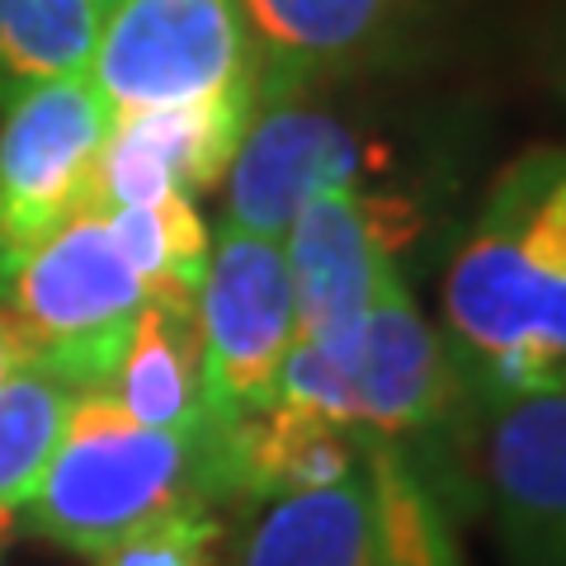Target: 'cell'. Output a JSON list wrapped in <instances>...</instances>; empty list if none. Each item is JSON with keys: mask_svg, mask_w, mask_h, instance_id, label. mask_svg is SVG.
I'll return each instance as SVG.
<instances>
[{"mask_svg": "<svg viewBox=\"0 0 566 566\" xmlns=\"http://www.w3.org/2000/svg\"><path fill=\"white\" fill-rule=\"evenodd\" d=\"M439 312L463 397L566 382V147H534L491 180Z\"/></svg>", "mask_w": 566, "mask_h": 566, "instance_id": "6da1fadb", "label": "cell"}, {"mask_svg": "<svg viewBox=\"0 0 566 566\" xmlns=\"http://www.w3.org/2000/svg\"><path fill=\"white\" fill-rule=\"evenodd\" d=\"M212 501H227L218 424L199 434L147 430L109 392H81L24 520L39 538L99 557L133 528Z\"/></svg>", "mask_w": 566, "mask_h": 566, "instance_id": "7a4b0ae2", "label": "cell"}, {"mask_svg": "<svg viewBox=\"0 0 566 566\" xmlns=\"http://www.w3.org/2000/svg\"><path fill=\"white\" fill-rule=\"evenodd\" d=\"M416 458L449 501L476 491L505 566H566V382L463 397L444 444Z\"/></svg>", "mask_w": 566, "mask_h": 566, "instance_id": "3957f363", "label": "cell"}, {"mask_svg": "<svg viewBox=\"0 0 566 566\" xmlns=\"http://www.w3.org/2000/svg\"><path fill=\"white\" fill-rule=\"evenodd\" d=\"M147 297L95 199L62 218L0 283V307L20 331L29 364H48L81 392L109 387Z\"/></svg>", "mask_w": 566, "mask_h": 566, "instance_id": "277c9868", "label": "cell"}, {"mask_svg": "<svg viewBox=\"0 0 566 566\" xmlns=\"http://www.w3.org/2000/svg\"><path fill=\"white\" fill-rule=\"evenodd\" d=\"M118 114L260 91V62L237 0H114L85 66Z\"/></svg>", "mask_w": 566, "mask_h": 566, "instance_id": "5b68a950", "label": "cell"}, {"mask_svg": "<svg viewBox=\"0 0 566 566\" xmlns=\"http://www.w3.org/2000/svg\"><path fill=\"white\" fill-rule=\"evenodd\" d=\"M203 359V406L212 424H232L274 401L279 368L297 340V303L283 241L227 222L212 232L203 279L193 289Z\"/></svg>", "mask_w": 566, "mask_h": 566, "instance_id": "8992f818", "label": "cell"}, {"mask_svg": "<svg viewBox=\"0 0 566 566\" xmlns=\"http://www.w3.org/2000/svg\"><path fill=\"white\" fill-rule=\"evenodd\" d=\"M114 109L91 76H62L0 114V283L95 185Z\"/></svg>", "mask_w": 566, "mask_h": 566, "instance_id": "52a82bcc", "label": "cell"}, {"mask_svg": "<svg viewBox=\"0 0 566 566\" xmlns=\"http://www.w3.org/2000/svg\"><path fill=\"white\" fill-rule=\"evenodd\" d=\"M354 424L411 453H434L463 411V378L439 326L424 322L397 255L382 264L364 340L349 368Z\"/></svg>", "mask_w": 566, "mask_h": 566, "instance_id": "ba28073f", "label": "cell"}, {"mask_svg": "<svg viewBox=\"0 0 566 566\" xmlns=\"http://www.w3.org/2000/svg\"><path fill=\"white\" fill-rule=\"evenodd\" d=\"M283 255L293 274L297 340L349 374L378 274L397 255L387 212L359 189H326L297 208L283 232Z\"/></svg>", "mask_w": 566, "mask_h": 566, "instance_id": "9c48e42d", "label": "cell"}, {"mask_svg": "<svg viewBox=\"0 0 566 566\" xmlns=\"http://www.w3.org/2000/svg\"><path fill=\"white\" fill-rule=\"evenodd\" d=\"M364 147L307 95H260L227 166V222L283 241L297 208L326 189H359Z\"/></svg>", "mask_w": 566, "mask_h": 566, "instance_id": "30bf717a", "label": "cell"}, {"mask_svg": "<svg viewBox=\"0 0 566 566\" xmlns=\"http://www.w3.org/2000/svg\"><path fill=\"white\" fill-rule=\"evenodd\" d=\"M260 62V95H312L397 57L424 0H237Z\"/></svg>", "mask_w": 566, "mask_h": 566, "instance_id": "8fae6325", "label": "cell"}, {"mask_svg": "<svg viewBox=\"0 0 566 566\" xmlns=\"http://www.w3.org/2000/svg\"><path fill=\"white\" fill-rule=\"evenodd\" d=\"M260 91H237L180 109L118 114L99 151L91 199L99 208H147L170 193H208L227 180Z\"/></svg>", "mask_w": 566, "mask_h": 566, "instance_id": "7c38bea8", "label": "cell"}, {"mask_svg": "<svg viewBox=\"0 0 566 566\" xmlns=\"http://www.w3.org/2000/svg\"><path fill=\"white\" fill-rule=\"evenodd\" d=\"M123 416L147 430L199 434L208 430L203 406V359L193 297H147L123 345V359L104 387Z\"/></svg>", "mask_w": 566, "mask_h": 566, "instance_id": "4fadbf2b", "label": "cell"}, {"mask_svg": "<svg viewBox=\"0 0 566 566\" xmlns=\"http://www.w3.org/2000/svg\"><path fill=\"white\" fill-rule=\"evenodd\" d=\"M237 566H378L368 476L322 491H293L260 505Z\"/></svg>", "mask_w": 566, "mask_h": 566, "instance_id": "5bb4252c", "label": "cell"}, {"mask_svg": "<svg viewBox=\"0 0 566 566\" xmlns=\"http://www.w3.org/2000/svg\"><path fill=\"white\" fill-rule=\"evenodd\" d=\"M378 566H463L453 501L411 449L364 434Z\"/></svg>", "mask_w": 566, "mask_h": 566, "instance_id": "9a60e30c", "label": "cell"}, {"mask_svg": "<svg viewBox=\"0 0 566 566\" xmlns=\"http://www.w3.org/2000/svg\"><path fill=\"white\" fill-rule=\"evenodd\" d=\"M99 14L95 0H0V114L39 85L81 76Z\"/></svg>", "mask_w": 566, "mask_h": 566, "instance_id": "2e32d148", "label": "cell"}, {"mask_svg": "<svg viewBox=\"0 0 566 566\" xmlns=\"http://www.w3.org/2000/svg\"><path fill=\"white\" fill-rule=\"evenodd\" d=\"M81 387L48 364H24L0 387V510L29 505L57 453Z\"/></svg>", "mask_w": 566, "mask_h": 566, "instance_id": "e0dca14e", "label": "cell"}, {"mask_svg": "<svg viewBox=\"0 0 566 566\" xmlns=\"http://www.w3.org/2000/svg\"><path fill=\"white\" fill-rule=\"evenodd\" d=\"M109 237L151 297H193L208 264V227L185 193L147 208H104Z\"/></svg>", "mask_w": 566, "mask_h": 566, "instance_id": "ac0fdd59", "label": "cell"}, {"mask_svg": "<svg viewBox=\"0 0 566 566\" xmlns=\"http://www.w3.org/2000/svg\"><path fill=\"white\" fill-rule=\"evenodd\" d=\"M218 538H222V524L212 515V505L175 510V515L133 528L128 538L104 547L95 562L99 566H212Z\"/></svg>", "mask_w": 566, "mask_h": 566, "instance_id": "d6986e66", "label": "cell"}, {"mask_svg": "<svg viewBox=\"0 0 566 566\" xmlns=\"http://www.w3.org/2000/svg\"><path fill=\"white\" fill-rule=\"evenodd\" d=\"M543 76L566 95V0H557L553 24H547V62H543Z\"/></svg>", "mask_w": 566, "mask_h": 566, "instance_id": "ffe728a7", "label": "cell"}, {"mask_svg": "<svg viewBox=\"0 0 566 566\" xmlns=\"http://www.w3.org/2000/svg\"><path fill=\"white\" fill-rule=\"evenodd\" d=\"M24 364H29V349L20 340V331H14V322L6 316V307H0V387L20 374Z\"/></svg>", "mask_w": 566, "mask_h": 566, "instance_id": "44dd1931", "label": "cell"}, {"mask_svg": "<svg viewBox=\"0 0 566 566\" xmlns=\"http://www.w3.org/2000/svg\"><path fill=\"white\" fill-rule=\"evenodd\" d=\"M6 524H10V510H0V543H6Z\"/></svg>", "mask_w": 566, "mask_h": 566, "instance_id": "7402d4cb", "label": "cell"}, {"mask_svg": "<svg viewBox=\"0 0 566 566\" xmlns=\"http://www.w3.org/2000/svg\"><path fill=\"white\" fill-rule=\"evenodd\" d=\"M95 6H99V10H109V6H114V0H95Z\"/></svg>", "mask_w": 566, "mask_h": 566, "instance_id": "603a6c76", "label": "cell"}]
</instances>
